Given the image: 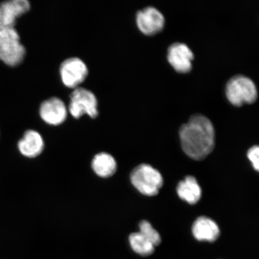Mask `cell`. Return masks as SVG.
I'll return each mask as SVG.
<instances>
[{
  "label": "cell",
  "mask_w": 259,
  "mask_h": 259,
  "mask_svg": "<svg viewBox=\"0 0 259 259\" xmlns=\"http://www.w3.org/2000/svg\"><path fill=\"white\" fill-rule=\"evenodd\" d=\"M128 241L132 250L142 256H149L154 252L155 246L140 232L130 235Z\"/></svg>",
  "instance_id": "15"
},
{
  "label": "cell",
  "mask_w": 259,
  "mask_h": 259,
  "mask_svg": "<svg viewBox=\"0 0 259 259\" xmlns=\"http://www.w3.org/2000/svg\"><path fill=\"white\" fill-rule=\"evenodd\" d=\"M226 93L229 101L238 106L244 103L253 102L257 97L256 86L253 81L242 74H238L229 79Z\"/></svg>",
  "instance_id": "4"
},
{
  "label": "cell",
  "mask_w": 259,
  "mask_h": 259,
  "mask_svg": "<svg viewBox=\"0 0 259 259\" xmlns=\"http://www.w3.org/2000/svg\"><path fill=\"white\" fill-rule=\"evenodd\" d=\"M27 0H11L0 4V28H14L16 20L30 11Z\"/></svg>",
  "instance_id": "7"
},
{
  "label": "cell",
  "mask_w": 259,
  "mask_h": 259,
  "mask_svg": "<svg viewBox=\"0 0 259 259\" xmlns=\"http://www.w3.org/2000/svg\"><path fill=\"white\" fill-rule=\"evenodd\" d=\"M193 57L192 51L186 44L176 42L168 48L167 59L178 72H189L192 69Z\"/></svg>",
  "instance_id": "10"
},
{
  "label": "cell",
  "mask_w": 259,
  "mask_h": 259,
  "mask_svg": "<svg viewBox=\"0 0 259 259\" xmlns=\"http://www.w3.org/2000/svg\"><path fill=\"white\" fill-rule=\"evenodd\" d=\"M67 109L71 115L76 119L85 114L92 118L99 115L98 102L95 94L81 87L74 89L71 94Z\"/></svg>",
  "instance_id": "5"
},
{
  "label": "cell",
  "mask_w": 259,
  "mask_h": 259,
  "mask_svg": "<svg viewBox=\"0 0 259 259\" xmlns=\"http://www.w3.org/2000/svg\"><path fill=\"white\" fill-rule=\"evenodd\" d=\"M88 67L77 57L67 58L61 63L60 75L61 81L67 88L76 89L88 76Z\"/></svg>",
  "instance_id": "6"
},
{
  "label": "cell",
  "mask_w": 259,
  "mask_h": 259,
  "mask_svg": "<svg viewBox=\"0 0 259 259\" xmlns=\"http://www.w3.org/2000/svg\"><path fill=\"white\" fill-rule=\"evenodd\" d=\"M131 182L139 192L144 195H157L163 186V179L161 174L147 164L136 167L131 176Z\"/></svg>",
  "instance_id": "3"
},
{
  "label": "cell",
  "mask_w": 259,
  "mask_h": 259,
  "mask_svg": "<svg viewBox=\"0 0 259 259\" xmlns=\"http://www.w3.org/2000/svg\"><path fill=\"white\" fill-rule=\"evenodd\" d=\"M139 231L141 234L148 239L155 247L160 244L161 236L158 232L147 220H143L139 223Z\"/></svg>",
  "instance_id": "16"
},
{
  "label": "cell",
  "mask_w": 259,
  "mask_h": 259,
  "mask_svg": "<svg viewBox=\"0 0 259 259\" xmlns=\"http://www.w3.org/2000/svg\"><path fill=\"white\" fill-rule=\"evenodd\" d=\"M248 159L251 162L254 169L258 171L259 169V148L258 146H253V147L249 149L247 153Z\"/></svg>",
  "instance_id": "17"
},
{
  "label": "cell",
  "mask_w": 259,
  "mask_h": 259,
  "mask_svg": "<svg viewBox=\"0 0 259 259\" xmlns=\"http://www.w3.org/2000/svg\"><path fill=\"white\" fill-rule=\"evenodd\" d=\"M26 50L15 28H0V61L11 67L21 64Z\"/></svg>",
  "instance_id": "2"
},
{
  "label": "cell",
  "mask_w": 259,
  "mask_h": 259,
  "mask_svg": "<svg viewBox=\"0 0 259 259\" xmlns=\"http://www.w3.org/2000/svg\"><path fill=\"white\" fill-rule=\"evenodd\" d=\"M39 114L42 120L47 124L59 125L66 121L68 109L62 100L58 97H51L42 102Z\"/></svg>",
  "instance_id": "8"
},
{
  "label": "cell",
  "mask_w": 259,
  "mask_h": 259,
  "mask_svg": "<svg viewBox=\"0 0 259 259\" xmlns=\"http://www.w3.org/2000/svg\"><path fill=\"white\" fill-rule=\"evenodd\" d=\"M44 146L43 138L39 133L34 130H28L25 132L18 144L19 152L28 158L37 157L43 151Z\"/></svg>",
  "instance_id": "11"
},
{
  "label": "cell",
  "mask_w": 259,
  "mask_h": 259,
  "mask_svg": "<svg viewBox=\"0 0 259 259\" xmlns=\"http://www.w3.org/2000/svg\"><path fill=\"white\" fill-rule=\"evenodd\" d=\"M180 138L184 153L194 160L204 159L214 148V127L210 119L202 114L193 115L181 126Z\"/></svg>",
  "instance_id": "1"
},
{
  "label": "cell",
  "mask_w": 259,
  "mask_h": 259,
  "mask_svg": "<svg viewBox=\"0 0 259 259\" xmlns=\"http://www.w3.org/2000/svg\"><path fill=\"white\" fill-rule=\"evenodd\" d=\"M177 193L184 201L195 204L201 198L202 190L195 178L188 176L178 184Z\"/></svg>",
  "instance_id": "13"
},
{
  "label": "cell",
  "mask_w": 259,
  "mask_h": 259,
  "mask_svg": "<svg viewBox=\"0 0 259 259\" xmlns=\"http://www.w3.org/2000/svg\"><path fill=\"white\" fill-rule=\"evenodd\" d=\"M92 169L95 173L101 178H109L115 173L117 164L111 155L106 153L97 154L92 161Z\"/></svg>",
  "instance_id": "14"
},
{
  "label": "cell",
  "mask_w": 259,
  "mask_h": 259,
  "mask_svg": "<svg viewBox=\"0 0 259 259\" xmlns=\"http://www.w3.org/2000/svg\"><path fill=\"white\" fill-rule=\"evenodd\" d=\"M192 232L197 241L209 242L215 241L220 235L217 223L206 217H200L196 220L193 225Z\"/></svg>",
  "instance_id": "12"
},
{
  "label": "cell",
  "mask_w": 259,
  "mask_h": 259,
  "mask_svg": "<svg viewBox=\"0 0 259 259\" xmlns=\"http://www.w3.org/2000/svg\"><path fill=\"white\" fill-rule=\"evenodd\" d=\"M137 23L139 30L144 34H153L163 28L164 17L159 10L148 6L137 13Z\"/></svg>",
  "instance_id": "9"
}]
</instances>
